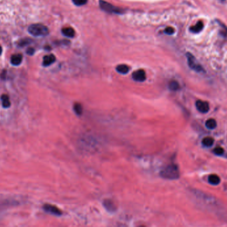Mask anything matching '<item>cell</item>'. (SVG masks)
I'll use <instances>...</instances> for the list:
<instances>
[{"label":"cell","instance_id":"7402d4cb","mask_svg":"<svg viewBox=\"0 0 227 227\" xmlns=\"http://www.w3.org/2000/svg\"><path fill=\"white\" fill-rule=\"evenodd\" d=\"M214 153H215L216 155H218V156H221L222 155L223 153H224V149H223L221 147H217L215 148L214 150H213Z\"/></svg>","mask_w":227,"mask_h":227},{"label":"cell","instance_id":"4fadbf2b","mask_svg":"<svg viewBox=\"0 0 227 227\" xmlns=\"http://www.w3.org/2000/svg\"><path fill=\"white\" fill-rule=\"evenodd\" d=\"M208 181L210 184L213 185H217L221 182V179L217 175H209V178H208Z\"/></svg>","mask_w":227,"mask_h":227},{"label":"cell","instance_id":"8fae6325","mask_svg":"<svg viewBox=\"0 0 227 227\" xmlns=\"http://www.w3.org/2000/svg\"><path fill=\"white\" fill-rule=\"evenodd\" d=\"M203 27H204L203 23L202 21H198L197 24H196V25L191 27L190 30L193 33H199V32L201 31Z\"/></svg>","mask_w":227,"mask_h":227},{"label":"cell","instance_id":"7a4b0ae2","mask_svg":"<svg viewBox=\"0 0 227 227\" xmlns=\"http://www.w3.org/2000/svg\"><path fill=\"white\" fill-rule=\"evenodd\" d=\"M28 32L34 37H45L49 34V29L41 24L31 25L28 28Z\"/></svg>","mask_w":227,"mask_h":227},{"label":"cell","instance_id":"d4e9b609","mask_svg":"<svg viewBox=\"0 0 227 227\" xmlns=\"http://www.w3.org/2000/svg\"><path fill=\"white\" fill-rule=\"evenodd\" d=\"M2 48L1 46H0V55H2Z\"/></svg>","mask_w":227,"mask_h":227},{"label":"cell","instance_id":"2e32d148","mask_svg":"<svg viewBox=\"0 0 227 227\" xmlns=\"http://www.w3.org/2000/svg\"><path fill=\"white\" fill-rule=\"evenodd\" d=\"M206 127L210 130H213L217 127V122L213 118H210L206 122Z\"/></svg>","mask_w":227,"mask_h":227},{"label":"cell","instance_id":"277c9868","mask_svg":"<svg viewBox=\"0 0 227 227\" xmlns=\"http://www.w3.org/2000/svg\"><path fill=\"white\" fill-rule=\"evenodd\" d=\"M187 58L188 60V64L191 68L197 72L203 71V68L196 60L195 57L190 53L187 54Z\"/></svg>","mask_w":227,"mask_h":227},{"label":"cell","instance_id":"ac0fdd59","mask_svg":"<svg viewBox=\"0 0 227 227\" xmlns=\"http://www.w3.org/2000/svg\"><path fill=\"white\" fill-rule=\"evenodd\" d=\"M179 83L175 81V80H172L169 83V89L173 91H177L179 89Z\"/></svg>","mask_w":227,"mask_h":227},{"label":"cell","instance_id":"9a60e30c","mask_svg":"<svg viewBox=\"0 0 227 227\" xmlns=\"http://www.w3.org/2000/svg\"><path fill=\"white\" fill-rule=\"evenodd\" d=\"M2 101V106L5 108H8L11 106V102L9 101V98L7 94H3L1 97Z\"/></svg>","mask_w":227,"mask_h":227},{"label":"cell","instance_id":"e0dca14e","mask_svg":"<svg viewBox=\"0 0 227 227\" xmlns=\"http://www.w3.org/2000/svg\"><path fill=\"white\" fill-rule=\"evenodd\" d=\"M213 143H214V140H213V138H212L211 137H205L202 141V144H203V145L206 146V147H211V145H213Z\"/></svg>","mask_w":227,"mask_h":227},{"label":"cell","instance_id":"8992f818","mask_svg":"<svg viewBox=\"0 0 227 227\" xmlns=\"http://www.w3.org/2000/svg\"><path fill=\"white\" fill-rule=\"evenodd\" d=\"M132 78L134 80L137 82H144L146 79L145 72L143 69H139L133 72Z\"/></svg>","mask_w":227,"mask_h":227},{"label":"cell","instance_id":"d6986e66","mask_svg":"<svg viewBox=\"0 0 227 227\" xmlns=\"http://www.w3.org/2000/svg\"><path fill=\"white\" fill-rule=\"evenodd\" d=\"M73 109H74L76 114L79 115V116L82 114V105L79 103H75L74 106H73Z\"/></svg>","mask_w":227,"mask_h":227},{"label":"cell","instance_id":"30bf717a","mask_svg":"<svg viewBox=\"0 0 227 227\" xmlns=\"http://www.w3.org/2000/svg\"><path fill=\"white\" fill-rule=\"evenodd\" d=\"M23 60V56L21 54H16V55H13L11 57V63L14 66H19Z\"/></svg>","mask_w":227,"mask_h":227},{"label":"cell","instance_id":"52a82bcc","mask_svg":"<svg viewBox=\"0 0 227 227\" xmlns=\"http://www.w3.org/2000/svg\"><path fill=\"white\" fill-rule=\"evenodd\" d=\"M197 109L201 113H207L209 110V105L208 102L203 101H197L196 102Z\"/></svg>","mask_w":227,"mask_h":227},{"label":"cell","instance_id":"5bb4252c","mask_svg":"<svg viewBox=\"0 0 227 227\" xmlns=\"http://www.w3.org/2000/svg\"><path fill=\"white\" fill-rule=\"evenodd\" d=\"M116 71L122 75H125L127 74L130 71V68L126 64H119L116 67Z\"/></svg>","mask_w":227,"mask_h":227},{"label":"cell","instance_id":"603a6c76","mask_svg":"<svg viewBox=\"0 0 227 227\" xmlns=\"http://www.w3.org/2000/svg\"><path fill=\"white\" fill-rule=\"evenodd\" d=\"M164 31H165V33L167 34V35H172V34L174 33L175 31H174V29L171 27H167L166 29H165Z\"/></svg>","mask_w":227,"mask_h":227},{"label":"cell","instance_id":"5b68a950","mask_svg":"<svg viewBox=\"0 0 227 227\" xmlns=\"http://www.w3.org/2000/svg\"><path fill=\"white\" fill-rule=\"evenodd\" d=\"M43 209L46 213L55 215V216H60L63 214L62 211L59 208L55 205H51V204H45L43 205Z\"/></svg>","mask_w":227,"mask_h":227},{"label":"cell","instance_id":"7c38bea8","mask_svg":"<svg viewBox=\"0 0 227 227\" xmlns=\"http://www.w3.org/2000/svg\"><path fill=\"white\" fill-rule=\"evenodd\" d=\"M62 33L67 37L72 38L75 35V30L71 27H65L62 29Z\"/></svg>","mask_w":227,"mask_h":227},{"label":"cell","instance_id":"cb8c5ba5","mask_svg":"<svg viewBox=\"0 0 227 227\" xmlns=\"http://www.w3.org/2000/svg\"><path fill=\"white\" fill-rule=\"evenodd\" d=\"M35 53V49L33 48H29L27 50V54L29 55H33Z\"/></svg>","mask_w":227,"mask_h":227},{"label":"cell","instance_id":"9c48e42d","mask_svg":"<svg viewBox=\"0 0 227 227\" xmlns=\"http://www.w3.org/2000/svg\"><path fill=\"white\" fill-rule=\"evenodd\" d=\"M56 58L55 55H46L43 57V65L44 67H49L50 65L52 64L55 62Z\"/></svg>","mask_w":227,"mask_h":227},{"label":"cell","instance_id":"ba28073f","mask_svg":"<svg viewBox=\"0 0 227 227\" xmlns=\"http://www.w3.org/2000/svg\"><path fill=\"white\" fill-rule=\"evenodd\" d=\"M103 206L106 209V211L110 213L115 212L117 209L115 203L111 199H105L103 201Z\"/></svg>","mask_w":227,"mask_h":227},{"label":"cell","instance_id":"3957f363","mask_svg":"<svg viewBox=\"0 0 227 227\" xmlns=\"http://www.w3.org/2000/svg\"><path fill=\"white\" fill-rule=\"evenodd\" d=\"M100 6H101V9L103 11H104L106 12L109 13L121 14L122 13H124L123 9L112 5L110 3H108L105 1H103V0H101V1H100Z\"/></svg>","mask_w":227,"mask_h":227},{"label":"cell","instance_id":"44dd1931","mask_svg":"<svg viewBox=\"0 0 227 227\" xmlns=\"http://www.w3.org/2000/svg\"><path fill=\"white\" fill-rule=\"evenodd\" d=\"M31 43V40L29 39H22L19 43V46L20 47H25V46L29 45Z\"/></svg>","mask_w":227,"mask_h":227},{"label":"cell","instance_id":"ffe728a7","mask_svg":"<svg viewBox=\"0 0 227 227\" xmlns=\"http://www.w3.org/2000/svg\"><path fill=\"white\" fill-rule=\"evenodd\" d=\"M88 0H72V2L76 6H82L85 5Z\"/></svg>","mask_w":227,"mask_h":227},{"label":"cell","instance_id":"6da1fadb","mask_svg":"<svg viewBox=\"0 0 227 227\" xmlns=\"http://www.w3.org/2000/svg\"><path fill=\"white\" fill-rule=\"evenodd\" d=\"M160 175L165 179L174 180L178 179L179 178V170L178 165L174 163L167 165L161 171Z\"/></svg>","mask_w":227,"mask_h":227}]
</instances>
